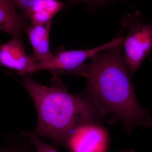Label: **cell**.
I'll return each mask as SVG.
<instances>
[{
    "mask_svg": "<svg viewBox=\"0 0 152 152\" xmlns=\"http://www.w3.org/2000/svg\"><path fill=\"white\" fill-rule=\"evenodd\" d=\"M122 44L98 53L70 75L87 79L80 94L90 101L108 122L121 123L128 133L137 126L152 129L149 112L138 103L131 75L124 58Z\"/></svg>",
    "mask_w": 152,
    "mask_h": 152,
    "instance_id": "1",
    "label": "cell"
},
{
    "mask_svg": "<svg viewBox=\"0 0 152 152\" xmlns=\"http://www.w3.org/2000/svg\"><path fill=\"white\" fill-rule=\"evenodd\" d=\"M23 76L22 84L37 113V124L33 132L50 139L56 148L65 146L68 136L79 126L105 121L88 99L80 94H72L57 76L52 78L50 86L39 83L30 75Z\"/></svg>",
    "mask_w": 152,
    "mask_h": 152,
    "instance_id": "2",
    "label": "cell"
},
{
    "mask_svg": "<svg viewBox=\"0 0 152 152\" xmlns=\"http://www.w3.org/2000/svg\"><path fill=\"white\" fill-rule=\"evenodd\" d=\"M122 26L129 30L122 43L124 58L132 75L150 56L152 49V23H144L139 11L129 14L121 20Z\"/></svg>",
    "mask_w": 152,
    "mask_h": 152,
    "instance_id": "3",
    "label": "cell"
},
{
    "mask_svg": "<svg viewBox=\"0 0 152 152\" xmlns=\"http://www.w3.org/2000/svg\"><path fill=\"white\" fill-rule=\"evenodd\" d=\"M124 40V37H120L99 46L87 50H66L64 47H60L51 59L46 63L37 65V71L48 70L54 76L70 75L86 60L98 53L122 44Z\"/></svg>",
    "mask_w": 152,
    "mask_h": 152,
    "instance_id": "4",
    "label": "cell"
},
{
    "mask_svg": "<svg viewBox=\"0 0 152 152\" xmlns=\"http://www.w3.org/2000/svg\"><path fill=\"white\" fill-rule=\"evenodd\" d=\"M108 133L101 123H86L75 129L68 136L65 146L70 152H106Z\"/></svg>",
    "mask_w": 152,
    "mask_h": 152,
    "instance_id": "5",
    "label": "cell"
},
{
    "mask_svg": "<svg viewBox=\"0 0 152 152\" xmlns=\"http://www.w3.org/2000/svg\"><path fill=\"white\" fill-rule=\"evenodd\" d=\"M0 66L17 71L25 75L37 72V65L27 54L20 37L0 44Z\"/></svg>",
    "mask_w": 152,
    "mask_h": 152,
    "instance_id": "6",
    "label": "cell"
},
{
    "mask_svg": "<svg viewBox=\"0 0 152 152\" xmlns=\"http://www.w3.org/2000/svg\"><path fill=\"white\" fill-rule=\"evenodd\" d=\"M51 23L43 25L27 26L24 31L34 51L32 57L36 65L48 61L53 56L50 50L49 34Z\"/></svg>",
    "mask_w": 152,
    "mask_h": 152,
    "instance_id": "7",
    "label": "cell"
},
{
    "mask_svg": "<svg viewBox=\"0 0 152 152\" xmlns=\"http://www.w3.org/2000/svg\"><path fill=\"white\" fill-rule=\"evenodd\" d=\"M12 0H0V31L12 37H20L27 26L24 18L16 10Z\"/></svg>",
    "mask_w": 152,
    "mask_h": 152,
    "instance_id": "8",
    "label": "cell"
},
{
    "mask_svg": "<svg viewBox=\"0 0 152 152\" xmlns=\"http://www.w3.org/2000/svg\"><path fill=\"white\" fill-rule=\"evenodd\" d=\"M64 7L58 0H37L27 14L32 25H43L51 23L52 19Z\"/></svg>",
    "mask_w": 152,
    "mask_h": 152,
    "instance_id": "9",
    "label": "cell"
},
{
    "mask_svg": "<svg viewBox=\"0 0 152 152\" xmlns=\"http://www.w3.org/2000/svg\"><path fill=\"white\" fill-rule=\"evenodd\" d=\"M22 137L26 138L33 145L36 152H59L56 150V148L52 145H49L44 142L39 136L34 132H21Z\"/></svg>",
    "mask_w": 152,
    "mask_h": 152,
    "instance_id": "10",
    "label": "cell"
},
{
    "mask_svg": "<svg viewBox=\"0 0 152 152\" xmlns=\"http://www.w3.org/2000/svg\"><path fill=\"white\" fill-rule=\"evenodd\" d=\"M16 137L14 140H10L5 146L0 148V152H32L28 145Z\"/></svg>",
    "mask_w": 152,
    "mask_h": 152,
    "instance_id": "11",
    "label": "cell"
},
{
    "mask_svg": "<svg viewBox=\"0 0 152 152\" xmlns=\"http://www.w3.org/2000/svg\"><path fill=\"white\" fill-rule=\"evenodd\" d=\"M37 0H12L16 8L21 11L23 17L26 19L27 14Z\"/></svg>",
    "mask_w": 152,
    "mask_h": 152,
    "instance_id": "12",
    "label": "cell"
},
{
    "mask_svg": "<svg viewBox=\"0 0 152 152\" xmlns=\"http://www.w3.org/2000/svg\"><path fill=\"white\" fill-rule=\"evenodd\" d=\"M70 2L75 3L78 2H87L92 4L99 5L105 4L111 0H69Z\"/></svg>",
    "mask_w": 152,
    "mask_h": 152,
    "instance_id": "13",
    "label": "cell"
},
{
    "mask_svg": "<svg viewBox=\"0 0 152 152\" xmlns=\"http://www.w3.org/2000/svg\"><path fill=\"white\" fill-rule=\"evenodd\" d=\"M117 152H135L132 150H123L122 151H118Z\"/></svg>",
    "mask_w": 152,
    "mask_h": 152,
    "instance_id": "14",
    "label": "cell"
}]
</instances>
